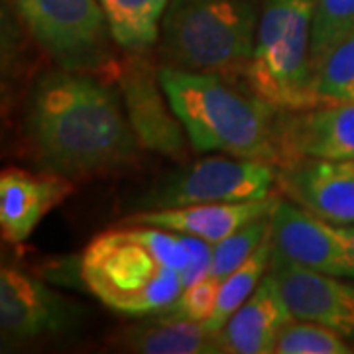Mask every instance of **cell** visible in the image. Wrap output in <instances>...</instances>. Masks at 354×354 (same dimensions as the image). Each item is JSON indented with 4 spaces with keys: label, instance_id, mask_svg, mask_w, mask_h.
Here are the masks:
<instances>
[{
    "label": "cell",
    "instance_id": "d4e9b609",
    "mask_svg": "<svg viewBox=\"0 0 354 354\" xmlns=\"http://www.w3.org/2000/svg\"><path fill=\"white\" fill-rule=\"evenodd\" d=\"M344 228V234L348 236V241H351V244H353L354 248V225H351V227H342Z\"/></svg>",
    "mask_w": 354,
    "mask_h": 354
},
{
    "label": "cell",
    "instance_id": "603a6c76",
    "mask_svg": "<svg viewBox=\"0 0 354 354\" xmlns=\"http://www.w3.org/2000/svg\"><path fill=\"white\" fill-rule=\"evenodd\" d=\"M354 30V0H315L311 28V69L333 44Z\"/></svg>",
    "mask_w": 354,
    "mask_h": 354
},
{
    "label": "cell",
    "instance_id": "7a4b0ae2",
    "mask_svg": "<svg viewBox=\"0 0 354 354\" xmlns=\"http://www.w3.org/2000/svg\"><path fill=\"white\" fill-rule=\"evenodd\" d=\"M189 264L183 234L150 225L113 228L88 242L79 272L87 290L122 315L160 313L183 291Z\"/></svg>",
    "mask_w": 354,
    "mask_h": 354
},
{
    "label": "cell",
    "instance_id": "d6986e66",
    "mask_svg": "<svg viewBox=\"0 0 354 354\" xmlns=\"http://www.w3.org/2000/svg\"><path fill=\"white\" fill-rule=\"evenodd\" d=\"M311 95L313 106L354 102V30L333 44L313 65Z\"/></svg>",
    "mask_w": 354,
    "mask_h": 354
},
{
    "label": "cell",
    "instance_id": "ba28073f",
    "mask_svg": "<svg viewBox=\"0 0 354 354\" xmlns=\"http://www.w3.org/2000/svg\"><path fill=\"white\" fill-rule=\"evenodd\" d=\"M270 225L274 252L281 258L321 274L354 279V248L342 227L281 197L270 215Z\"/></svg>",
    "mask_w": 354,
    "mask_h": 354
},
{
    "label": "cell",
    "instance_id": "44dd1931",
    "mask_svg": "<svg viewBox=\"0 0 354 354\" xmlns=\"http://www.w3.org/2000/svg\"><path fill=\"white\" fill-rule=\"evenodd\" d=\"M353 344L337 330L304 319H290L279 329L274 354H351Z\"/></svg>",
    "mask_w": 354,
    "mask_h": 354
},
{
    "label": "cell",
    "instance_id": "3957f363",
    "mask_svg": "<svg viewBox=\"0 0 354 354\" xmlns=\"http://www.w3.org/2000/svg\"><path fill=\"white\" fill-rule=\"evenodd\" d=\"M169 104L199 152L281 165L278 148L279 109L244 93L216 73H197L162 65L158 69Z\"/></svg>",
    "mask_w": 354,
    "mask_h": 354
},
{
    "label": "cell",
    "instance_id": "7402d4cb",
    "mask_svg": "<svg viewBox=\"0 0 354 354\" xmlns=\"http://www.w3.org/2000/svg\"><path fill=\"white\" fill-rule=\"evenodd\" d=\"M270 215L250 221L248 225L228 234L227 239L215 242L213 254H211V268H209L207 276H211L216 281H223L239 266L244 264L258 250V246L270 236V228H272Z\"/></svg>",
    "mask_w": 354,
    "mask_h": 354
},
{
    "label": "cell",
    "instance_id": "52a82bcc",
    "mask_svg": "<svg viewBox=\"0 0 354 354\" xmlns=\"http://www.w3.org/2000/svg\"><path fill=\"white\" fill-rule=\"evenodd\" d=\"M278 165L236 156H209L169 176L142 201L146 209L242 203L274 195Z\"/></svg>",
    "mask_w": 354,
    "mask_h": 354
},
{
    "label": "cell",
    "instance_id": "8992f818",
    "mask_svg": "<svg viewBox=\"0 0 354 354\" xmlns=\"http://www.w3.org/2000/svg\"><path fill=\"white\" fill-rule=\"evenodd\" d=\"M30 34L69 71L106 73L113 62L99 0H12Z\"/></svg>",
    "mask_w": 354,
    "mask_h": 354
},
{
    "label": "cell",
    "instance_id": "6da1fadb",
    "mask_svg": "<svg viewBox=\"0 0 354 354\" xmlns=\"http://www.w3.org/2000/svg\"><path fill=\"white\" fill-rule=\"evenodd\" d=\"M26 130L38 162L65 177L120 169L142 148L113 91L87 71L41 77L30 97Z\"/></svg>",
    "mask_w": 354,
    "mask_h": 354
},
{
    "label": "cell",
    "instance_id": "30bf717a",
    "mask_svg": "<svg viewBox=\"0 0 354 354\" xmlns=\"http://www.w3.org/2000/svg\"><path fill=\"white\" fill-rule=\"evenodd\" d=\"M270 272L295 319L313 321L354 341V286L272 252Z\"/></svg>",
    "mask_w": 354,
    "mask_h": 354
},
{
    "label": "cell",
    "instance_id": "e0dca14e",
    "mask_svg": "<svg viewBox=\"0 0 354 354\" xmlns=\"http://www.w3.org/2000/svg\"><path fill=\"white\" fill-rule=\"evenodd\" d=\"M120 344L142 354H216L218 337L201 321L160 319L153 325H138L122 333Z\"/></svg>",
    "mask_w": 354,
    "mask_h": 354
},
{
    "label": "cell",
    "instance_id": "5bb4252c",
    "mask_svg": "<svg viewBox=\"0 0 354 354\" xmlns=\"http://www.w3.org/2000/svg\"><path fill=\"white\" fill-rule=\"evenodd\" d=\"M73 193L71 177L8 167L0 176V228L6 242L22 244L44 216Z\"/></svg>",
    "mask_w": 354,
    "mask_h": 354
},
{
    "label": "cell",
    "instance_id": "9c48e42d",
    "mask_svg": "<svg viewBox=\"0 0 354 354\" xmlns=\"http://www.w3.org/2000/svg\"><path fill=\"white\" fill-rule=\"evenodd\" d=\"M138 55L116 64L111 73L122 93L128 122L142 148L179 158L185 152V128L169 104L158 71L153 73L152 65Z\"/></svg>",
    "mask_w": 354,
    "mask_h": 354
},
{
    "label": "cell",
    "instance_id": "2e32d148",
    "mask_svg": "<svg viewBox=\"0 0 354 354\" xmlns=\"http://www.w3.org/2000/svg\"><path fill=\"white\" fill-rule=\"evenodd\" d=\"M293 319L281 297L278 281L268 270L252 295L216 333L221 353L274 354L279 329Z\"/></svg>",
    "mask_w": 354,
    "mask_h": 354
},
{
    "label": "cell",
    "instance_id": "ac0fdd59",
    "mask_svg": "<svg viewBox=\"0 0 354 354\" xmlns=\"http://www.w3.org/2000/svg\"><path fill=\"white\" fill-rule=\"evenodd\" d=\"M111 39L128 53H144L160 39L169 0H99Z\"/></svg>",
    "mask_w": 354,
    "mask_h": 354
},
{
    "label": "cell",
    "instance_id": "ffe728a7",
    "mask_svg": "<svg viewBox=\"0 0 354 354\" xmlns=\"http://www.w3.org/2000/svg\"><path fill=\"white\" fill-rule=\"evenodd\" d=\"M272 252H274V246H272V239L268 236L244 264L239 266L228 278L221 281L215 311L205 321V327L211 333H218L223 329L232 313L256 291L270 270Z\"/></svg>",
    "mask_w": 354,
    "mask_h": 354
},
{
    "label": "cell",
    "instance_id": "8fae6325",
    "mask_svg": "<svg viewBox=\"0 0 354 354\" xmlns=\"http://www.w3.org/2000/svg\"><path fill=\"white\" fill-rule=\"evenodd\" d=\"M278 187L330 225H354V160L304 158L279 165Z\"/></svg>",
    "mask_w": 354,
    "mask_h": 354
},
{
    "label": "cell",
    "instance_id": "5b68a950",
    "mask_svg": "<svg viewBox=\"0 0 354 354\" xmlns=\"http://www.w3.org/2000/svg\"><path fill=\"white\" fill-rule=\"evenodd\" d=\"M315 0H262L252 59L244 71L248 91L279 111L313 106L311 28Z\"/></svg>",
    "mask_w": 354,
    "mask_h": 354
},
{
    "label": "cell",
    "instance_id": "7c38bea8",
    "mask_svg": "<svg viewBox=\"0 0 354 354\" xmlns=\"http://www.w3.org/2000/svg\"><path fill=\"white\" fill-rule=\"evenodd\" d=\"M281 165L304 160H354V102L281 111L278 118Z\"/></svg>",
    "mask_w": 354,
    "mask_h": 354
},
{
    "label": "cell",
    "instance_id": "cb8c5ba5",
    "mask_svg": "<svg viewBox=\"0 0 354 354\" xmlns=\"http://www.w3.org/2000/svg\"><path fill=\"white\" fill-rule=\"evenodd\" d=\"M221 290V281L211 276H205L199 281L185 286L177 295V299L164 311H160V319L169 321H201L205 323L213 315L216 307V297Z\"/></svg>",
    "mask_w": 354,
    "mask_h": 354
},
{
    "label": "cell",
    "instance_id": "9a60e30c",
    "mask_svg": "<svg viewBox=\"0 0 354 354\" xmlns=\"http://www.w3.org/2000/svg\"><path fill=\"white\" fill-rule=\"evenodd\" d=\"M278 195L242 203H211V205H189L174 209H144L127 216L124 225H150L187 234L201 241L215 242L227 239L250 221L270 215L278 203Z\"/></svg>",
    "mask_w": 354,
    "mask_h": 354
},
{
    "label": "cell",
    "instance_id": "277c9868",
    "mask_svg": "<svg viewBox=\"0 0 354 354\" xmlns=\"http://www.w3.org/2000/svg\"><path fill=\"white\" fill-rule=\"evenodd\" d=\"M258 18L254 0H169L158 39L162 65L244 77Z\"/></svg>",
    "mask_w": 354,
    "mask_h": 354
},
{
    "label": "cell",
    "instance_id": "4fadbf2b",
    "mask_svg": "<svg viewBox=\"0 0 354 354\" xmlns=\"http://www.w3.org/2000/svg\"><path fill=\"white\" fill-rule=\"evenodd\" d=\"M73 311L64 299L16 268L0 270V327L2 333L30 341L71 327Z\"/></svg>",
    "mask_w": 354,
    "mask_h": 354
}]
</instances>
